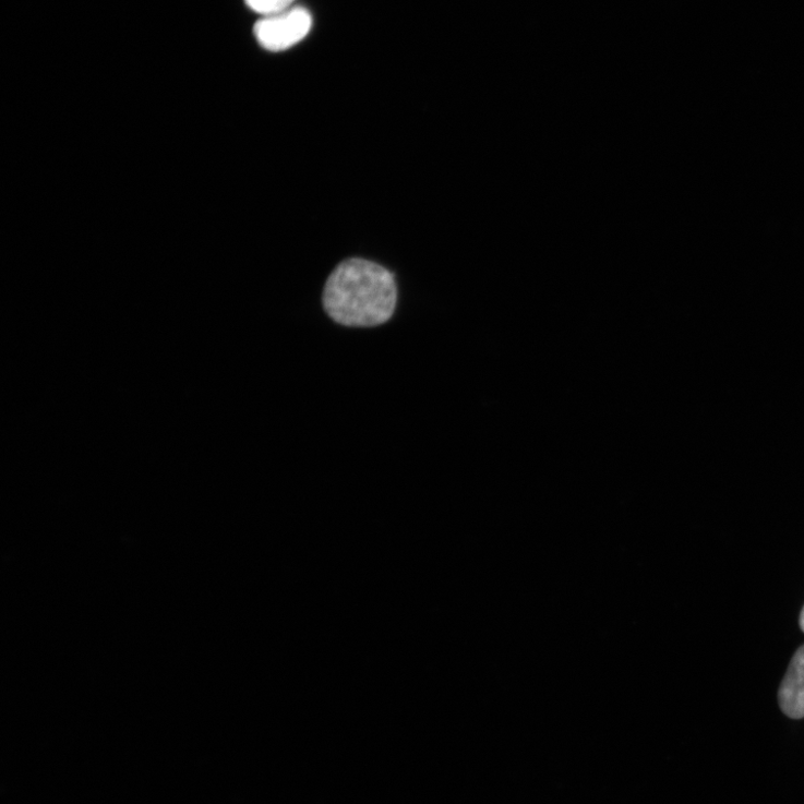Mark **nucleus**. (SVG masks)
<instances>
[{"label":"nucleus","instance_id":"obj_1","mask_svg":"<svg viewBox=\"0 0 804 804\" xmlns=\"http://www.w3.org/2000/svg\"><path fill=\"white\" fill-rule=\"evenodd\" d=\"M398 289L384 266L362 259L343 262L331 273L322 303L327 316L350 328H374L389 322L396 311Z\"/></svg>","mask_w":804,"mask_h":804},{"label":"nucleus","instance_id":"obj_2","mask_svg":"<svg viewBox=\"0 0 804 804\" xmlns=\"http://www.w3.org/2000/svg\"><path fill=\"white\" fill-rule=\"evenodd\" d=\"M312 15L303 8H291L262 17L254 26L259 44L269 52H283L303 40L312 28Z\"/></svg>","mask_w":804,"mask_h":804},{"label":"nucleus","instance_id":"obj_3","mask_svg":"<svg viewBox=\"0 0 804 804\" xmlns=\"http://www.w3.org/2000/svg\"><path fill=\"white\" fill-rule=\"evenodd\" d=\"M782 712L790 719L804 718V646L793 656L779 691Z\"/></svg>","mask_w":804,"mask_h":804},{"label":"nucleus","instance_id":"obj_4","mask_svg":"<svg viewBox=\"0 0 804 804\" xmlns=\"http://www.w3.org/2000/svg\"><path fill=\"white\" fill-rule=\"evenodd\" d=\"M245 3L251 11L265 17L293 8L295 0H245Z\"/></svg>","mask_w":804,"mask_h":804},{"label":"nucleus","instance_id":"obj_5","mask_svg":"<svg viewBox=\"0 0 804 804\" xmlns=\"http://www.w3.org/2000/svg\"><path fill=\"white\" fill-rule=\"evenodd\" d=\"M800 627H801L802 632L804 633V607H803V609L801 611V614H800Z\"/></svg>","mask_w":804,"mask_h":804}]
</instances>
